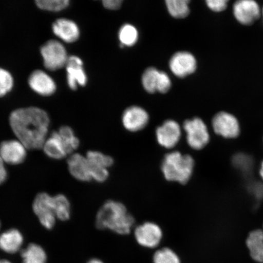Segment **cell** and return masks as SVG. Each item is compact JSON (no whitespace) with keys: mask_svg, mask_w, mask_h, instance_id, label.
Listing matches in <instances>:
<instances>
[{"mask_svg":"<svg viewBox=\"0 0 263 263\" xmlns=\"http://www.w3.org/2000/svg\"><path fill=\"white\" fill-rule=\"evenodd\" d=\"M10 125L18 140L29 149L44 146L49 124L48 115L37 107L19 108L12 111Z\"/></svg>","mask_w":263,"mask_h":263,"instance_id":"6da1fadb","label":"cell"},{"mask_svg":"<svg viewBox=\"0 0 263 263\" xmlns=\"http://www.w3.org/2000/svg\"><path fill=\"white\" fill-rule=\"evenodd\" d=\"M135 224V219L122 203L107 200L97 213L96 226L99 229L110 230L117 234L127 235Z\"/></svg>","mask_w":263,"mask_h":263,"instance_id":"7a4b0ae2","label":"cell"},{"mask_svg":"<svg viewBox=\"0 0 263 263\" xmlns=\"http://www.w3.org/2000/svg\"><path fill=\"white\" fill-rule=\"evenodd\" d=\"M195 166V160L192 156L172 151L164 157L161 170L167 180L185 184L192 177Z\"/></svg>","mask_w":263,"mask_h":263,"instance_id":"3957f363","label":"cell"},{"mask_svg":"<svg viewBox=\"0 0 263 263\" xmlns=\"http://www.w3.org/2000/svg\"><path fill=\"white\" fill-rule=\"evenodd\" d=\"M189 146L195 150L204 148L210 141V134L206 124L198 118L186 120L183 124Z\"/></svg>","mask_w":263,"mask_h":263,"instance_id":"277c9868","label":"cell"},{"mask_svg":"<svg viewBox=\"0 0 263 263\" xmlns=\"http://www.w3.org/2000/svg\"><path fill=\"white\" fill-rule=\"evenodd\" d=\"M41 55L45 67L49 70H59L67 64V51L61 43L51 40L47 42L41 48Z\"/></svg>","mask_w":263,"mask_h":263,"instance_id":"5b68a950","label":"cell"},{"mask_svg":"<svg viewBox=\"0 0 263 263\" xmlns=\"http://www.w3.org/2000/svg\"><path fill=\"white\" fill-rule=\"evenodd\" d=\"M32 206L33 210L37 216L41 224L47 229L53 228L57 220L53 197L45 193L39 194L35 197Z\"/></svg>","mask_w":263,"mask_h":263,"instance_id":"8992f818","label":"cell"},{"mask_svg":"<svg viewBox=\"0 0 263 263\" xmlns=\"http://www.w3.org/2000/svg\"><path fill=\"white\" fill-rule=\"evenodd\" d=\"M134 236L139 245L143 248H157L163 238V231L156 223L146 222L138 226L134 230Z\"/></svg>","mask_w":263,"mask_h":263,"instance_id":"52a82bcc","label":"cell"},{"mask_svg":"<svg viewBox=\"0 0 263 263\" xmlns=\"http://www.w3.org/2000/svg\"><path fill=\"white\" fill-rule=\"evenodd\" d=\"M86 157L89 164L92 180L100 183L105 182L109 176L108 168L114 164L112 158L95 151H88Z\"/></svg>","mask_w":263,"mask_h":263,"instance_id":"ba28073f","label":"cell"},{"mask_svg":"<svg viewBox=\"0 0 263 263\" xmlns=\"http://www.w3.org/2000/svg\"><path fill=\"white\" fill-rule=\"evenodd\" d=\"M236 21L245 26L252 25L261 16V8L254 0H239L233 5Z\"/></svg>","mask_w":263,"mask_h":263,"instance_id":"9c48e42d","label":"cell"},{"mask_svg":"<svg viewBox=\"0 0 263 263\" xmlns=\"http://www.w3.org/2000/svg\"><path fill=\"white\" fill-rule=\"evenodd\" d=\"M212 126L216 134L226 139H235L241 131L237 118L227 111H220L213 117Z\"/></svg>","mask_w":263,"mask_h":263,"instance_id":"30bf717a","label":"cell"},{"mask_svg":"<svg viewBox=\"0 0 263 263\" xmlns=\"http://www.w3.org/2000/svg\"><path fill=\"white\" fill-rule=\"evenodd\" d=\"M142 83L144 89L150 93L159 91L166 93L172 86V82L165 73L159 71L155 68H148L144 72L142 77Z\"/></svg>","mask_w":263,"mask_h":263,"instance_id":"8fae6325","label":"cell"},{"mask_svg":"<svg viewBox=\"0 0 263 263\" xmlns=\"http://www.w3.org/2000/svg\"><path fill=\"white\" fill-rule=\"evenodd\" d=\"M157 142L166 149H173L179 142L181 129L178 123L173 120L165 121L156 130Z\"/></svg>","mask_w":263,"mask_h":263,"instance_id":"7c38bea8","label":"cell"},{"mask_svg":"<svg viewBox=\"0 0 263 263\" xmlns=\"http://www.w3.org/2000/svg\"><path fill=\"white\" fill-rule=\"evenodd\" d=\"M26 148L19 140H8L0 144V157L3 162L10 164L24 162L26 157Z\"/></svg>","mask_w":263,"mask_h":263,"instance_id":"4fadbf2b","label":"cell"},{"mask_svg":"<svg viewBox=\"0 0 263 263\" xmlns=\"http://www.w3.org/2000/svg\"><path fill=\"white\" fill-rule=\"evenodd\" d=\"M170 67L173 73L177 77H185L195 71L196 59L188 52H177L171 59Z\"/></svg>","mask_w":263,"mask_h":263,"instance_id":"5bb4252c","label":"cell"},{"mask_svg":"<svg viewBox=\"0 0 263 263\" xmlns=\"http://www.w3.org/2000/svg\"><path fill=\"white\" fill-rule=\"evenodd\" d=\"M67 70V82L71 89L76 90L78 85L84 86L87 82V75L83 68V62L76 55H71L68 59L65 65Z\"/></svg>","mask_w":263,"mask_h":263,"instance_id":"9a60e30c","label":"cell"},{"mask_svg":"<svg viewBox=\"0 0 263 263\" xmlns=\"http://www.w3.org/2000/svg\"><path fill=\"white\" fill-rule=\"evenodd\" d=\"M29 86L42 96H50L57 90V85L51 77L41 70H36L29 78Z\"/></svg>","mask_w":263,"mask_h":263,"instance_id":"2e32d148","label":"cell"},{"mask_svg":"<svg viewBox=\"0 0 263 263\" xmlns=\"http://www.w3.org/2000/svg\"><path fill=\"white\" fill-rule=\"evenodd\" d=\"M149 116L145 110L139 107H130L125 110L123 115V123L127 130L137 132L145 127Z\"/></svg>","mask_w":263,"mask_h":263,"instance_id":"e0dca14e","label":"cell"},{"mask_svg":"<svg viewBox=\"0 0 263 263\" xmlns=\"http://www.w3.org/2000/svg\"><path fill=\"white\" fill-rule=\"evenodd\" d=\"M68 170L76 179L82 182H89L91 180L89 164L86 156L76 153L69 157L68 160Z\"/></svg>","mask_w":263,"mask_h":263,"instance_id":"ac0fdd59","label":"cell"},{"mask_svg":"<svg viewBox=\"0 0 263 263\" xmlns=\"http://www.w3.org/2000/svg\"><path fill=\"white\" fill-rule=\"evenodd\" d=\"M52 31L57 37L67 43L77 41L80 35V29L77 24L65 18L55 21L52 25Z\"/></svg>","mask_w":263,"mask_h":263,"instance_id":"d6986e66","label":"cell"},{"mask_svg":"<svg viewBox=\"0 0 263 263\" xmlns=\"http://www.w3.org/2000/svg\"><path fill=\"white\" fill-rule=\"evenodd\" d=\"M24 243V236L18 230L9 229L0 235V250L13 254L21 250Z\"/></svg>","mask_w":263,"mask_h":263,"instance_id":"ffe728a7","label":"cell"},{"mask_svg":"<svg viewBox=\"0 0 263 263\" xmlns=\"http://www.w3.org/2000/svg\"><path fill=\"white\" fill-rule=\"evenodd\" d=\"M46 155L53 159H62L68 154L67 149L57 132H54L44 144Z\"/></svg>","mask_w":263,"mask_h":263,"instance_id":"44dd1931","label":"cell"},{"mask_svg":"<svg viewBox=\"0 0 263 263\" xmlns=\"http://www.w3.org/2000/svg\"><path fill=\"white\" fill-rule=\"evenodd\" d=\"M246 245L252 258L256 262L263 263V230L258 229L250 233Z\"/></svg>","mask_w":263,"mask_h":263,"instance_id":"7402d4cb","label":"cell"},{"mask_svg":"<svg viewBox=\"0 0 263 263\" xmlns=\"http://www.w3.org/2000/svg\"><path fill=\"white\" fill-rule=\"evenodd\" d=\"M22 263H47V255L45 250L35 243L29 245L21 252Z\"/></svg>","mask_w":263,"mask_h":263,"instance_id":"603a6c76","label":"cell"},{"mask_svg":"<svg viewBox=\"0 0 263 263\" xmlns=\"http://www.w3.org/2000/svg\"><path fill=\"white\" fill-rule=\"evenodd\" d=\"M54 212L57 218L61 221H67L70 217V203L67 197L58 195L53 197Z\"/></svg>","mask_w":263,"mask_h":263,"instance_id":"cb8c5ba5","label":"cell"},{"mask_svg":"<svg viewBox=\"0 0 263 263\" xmlns=\"http://www.w3.org/2000/svg\"><path fill=\"white\" fill-rule=\"evenodd\" d=\"M58 133L68 154L73 153L80 145V140L76 137L73 130L70 127H62L58 131Z\"/></svg>","mask_w":263,"mask_h":263,"instance_id":"d4e9b609","label":"cell"},{"mask_svg":"<svg viewBox=\"0 0 263 263\" xmlns=\"http://www.w3.org/2000/svg\"><path fill=\"white\" fill-rule=\"evenodd\" d=\"M189 0H167L170 14L175 18H185L189 14Z\"/></svg>","mask_w":263,"mask_h":263,"instance_id":"484cf974","label":"cell"},{"mask_svg":"<svg viewBox=\"0 0 263 263\" xmlns=\"http://www.w3.org/2000/svg\"><path fill=\"white\" fill-rule=\"evenodd\" d=\"M153 263H181L178 255L172 249L163 248L154 253Z\"/></svg>","mask_w":263,"mask_h":263,"instance_id":"4316f807","label":"cell"},{"mask_svg":"<svg viewBox=\"0 0 263 263\" xmlns=\"http://www.w3.org/2000/svg\"><path fill=\"white\" fill-rule=\"evenodd\" d=\"M119 39L121 44L131 47L137 42L138 31L134 26L129 24L124 25L119 32Z\"/></svg>","mask_w":263,"mask_h":263,"instance_id":"83f0119b","label":"cell"},{"mask_svg":"<svg viewBox=\"0 0 263 263\" xmlns=\"http://www.w3.org/2000/svg\"><path fill=\"white\" fill-rule=\"evenodd\" d=\"M35 3L39 8L58 12L67 8L70 2L68 0H37Z\"/></svg>","mask_w":263,"mask_h":263,"instance_id":"f1b7e54d","label":"cell"},{"mask_svg":"<svg viewBox=\"0 0 263 263\" xmlns=\"http://www.w3.org/2000/svg\"><path fill=\"white\" fill-rule=\"evenodd\" d=\"M14 80L11 73L0 68V97H4L12 89Z\"/></svg>","mask_w":263,"mask_h":263,"instance_id":"f546056e","label":"cell"},{"mask_svg":"<svg viewBox=\"0 0 263 263\" xmlns=\"http://www.w3.org/2000/svg\"><path fill=\"white\" fill-rule=\"evenodd\" d=\"M206 3L210 9L216 12L224 11L228 5V1L227 0H208Z\"/></svg>","mask_w":263,"mask_h":263,"instance_id":"4dcf8cb0","label":"cell"},{"mask_svg":"<svg viewBox=\"0 0 263 263\" xmlns=\"http://www.w3.org/2000/svg\"><path fill=\"white\" fill-rule=\"evenodd\" d=\"M121 3H122V1H121V0H104L103 2L104 7L111 10L119 9Z\"/></svg>","mask_w":263,"mask_h":263,"instance_id":"1f68e13d","label":"cell"},{"mask_svg":"<svg viewBox=\"0 0 263 263\" xmlns=\"http://www.w3.org/2000/svg\"><path fill=\"white\" fill-rule=\"evenodd\" d=\"M7 177V171L5 168L4 162H3L2 157H0V185H2L3 183L5 182Z\"/></svg>","mask_w":263,"mask_h":263,"instance_id":"d6a6232c","label":"cell"},{"mask_svg":"<svg viewBox=\"0 0 263 263\" xmlns=\"http://www.w3.org/2000/svg\"><path fill=\"white\" fill-rule=\"evenodd\" d=\"M87 263H104L101 259L98 258L91 259Z\"/></svg>","mask_w":263,"mask_h":263,"instance_id":"836d02e7","label":"cell"},{"mask_svg":"<svg viewBox=\"0 0 263 263\" xmlns=\"http://www.w3.org/2000/svg\"><path fill=\"white\" fill-rule=\"evenodd\" d=\"M259 174H260V176L263 180V161L261 163L260 170H259Z\"/></svg>","mask_w":263,"mask_h":263,"instance_id":"e575fe53","label":"cell"},{"mask_svg":"<svg viewBox=\"0 0 263 263\" xmlns=\"http://www.w3.org/2000/svg\"><path fill=\"white\" fill-rule=\"evenodd\" d=\"M0 263H12L11 261L7 260V259L0 258Z\"/></svg>","mask_w":263,"mask_h":263,"instance_id":"d590c367","label":"cell"},{"mask_svg":"<svg viewBox=\"0 0 263 263\" xmlns=\"http://www.w3.org/2000/svg\"><path fill=\"white\" fill-rule=\"evenodd\" d=\"M261 17H262V21H263V7H262V8H261Z\"/></svg>","mask_w":263,"mask_h":263,"instance_id":"8d00e7d4","label":"cell"},{"mask_svg":"<svg viewBox=\"0 0 263 263\" xmlns=\"http://www.w3.org/2000/svg\"><path fill=\"white\" fill-rule=\"evenodd\" d=\"M0 227H1V223H0Z\"/></svg>","mask_w":263,"mask_h":263,"instance_id":"74e56055","label":"cell"}]
</instances>
